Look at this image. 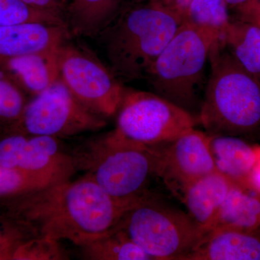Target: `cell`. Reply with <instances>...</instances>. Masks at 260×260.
<instances>
[{
    "instance_id": "obj_1",
    "label": "cell",
    "mask_w": 260,
    "mask_h": 260,
    "mask_svg": "<svg viewBox=\"0 0 260 260\" xmlns=\"http://www.w3.org/2000/svg\"><path fill=\"white\" fill-rule=\"evenodd\" d=\"M0 206L5 220L25 237L68 240L79 246L115 229L126 209L85 176L0 199Z\"/></svg>"
},
{
    "instance_id": "obj_2",
    "label": "cell",
    "mask_w": 260,
    "mask_h": 260,
    "mask_svg": "<svg viewBox=\"0 0 260 260\" xmlns=\"http://www.w3.org/2000/svg\"><path fill=\"white\" fill-rule=\"evenodd\" d=\"M183 19L149 0L127 2L97 38L121 82L145 79Z\"/></svg>"
},
{
    "instance_id": "obj_3",
    "label": "cell",
    "mask_w": 260,
    "mask_h": 260,
    "mask_svg": "<svg viewBox=\"0 0 260 260\" xmlns=\"http://www.w3.org/2000/svg\"><path fill=\"white\" fill-rule=\"evenodd\" d=\"M210 72L198 124L209 135L240 137L260 129V80L246 71L222 39L210 52Z\"/></svg>"
},
{
    "instance_id": "obj_4",
    "label": "cell",
    "mask_w": 260,
    "mask_h": 260,
    "mask_svg": "<svg viewBox=\"0 0 260 260\" xmlns=\"http://www.w3.org/2000/svg\"><path fill=\"white\" fill-rule=\"evenodd\" d=\"M161 146L135 144L112 130L71 155L76 171L127 208L148 194L150 182L158 177Z\"/></svg>"
},
{
    "instance_id": "obj_5",
    "label": "cell",
    "mask_w": 260,
    "mask_h": 260,
    "mask_svg": "<svg viewBox=\"0 0 260 260\" xmlns=\"http://www.w3.org/2000/svg\"><path fill=\"white\" fill-rule=\"evenodd\" d=\"M221 37L183 22L146 75L152 92L198 118L209 78L210 50Z\"/></svg>"
},
{
    "instance_id": "obj_6",
    "label": "cell",
    "mask_w": 260,
    "mask_h": 260,
    "mask_svg": "<svg viewBox=\"0 0 260 260\" xmlns=\"http://www.w3.org/2000/svg\"><path fill=\"white\" fill-rule=\"evenodd\" d=\"M116 228L151 260H185L206 234L187 212L150 193L124 210Z\"/></svg>"
},
{
    "instance_id": "obj_7",
    "label": "cell",
    "mask_w": 260,
    "mask_h": 260,
    "mask_svg": "<svg viewBox=\"0 0 260 260\" xmlns=\"http://www.w3.org/2000/svg\"><path fill=\"white\" fill-rule=\"evenodd\" d=\"M116 114L113 131L147 147L167 145L198 124L196 116L160 95L127 88Z\"/></svg>"
},
{
    "instance_id": "obj_8",
    "label": "cell",
    "mask_w": 260,
    "mask_h": 260,
    "mask_svg": "<svg viewBox=\"0 0 260 260\" xmlns=\"http://www.w3.org/2000/svg\"><path fill=\"white\" fill-rule=\"evenodd\" d=\"M59 79L75 99L98 115H115L126 87L91 51L66 41L58 50Z\"/></svg>"
},
{
    "instance_id": "obj_9",
    "label": "cell",
    "mask_w": 260,
    "mask_h": 260,
    "mask_svg": "<svg viewBox=\"0 0 260 260\" xmlns=\"http://www.w3.org/2000/svg\"><path fill=\"white\" fill-rule=\"evenodd\" d=\"M105 118L75 99L60 79L29 100L20 121L10 131L30 135L69 138L102 129Z\"/></svg>"
},
{
    "instance_id": "obj_10",
    "label": "cell",
    "mask_w": 260,
    "mask_h": 260,
    "mask_svg": "<svg viewBox=\"0 0 260 260\" xmlns=\"http://www.w3.org/2000/svg\"><path fill=\"white\" fill-rule=\"evenodd\" d=\"M3 133L1 165L59 180L70 179L76 171L73 156L61 148L59 138L14 132Z\"/></svg>"
},
{
    "instance_id": "obj_11",
    "label": "cell",
    "mask_w": 260,
    "mask_h": 260,
    "mask_svg": "<svg viewBox=\"0 0 260 260\" xmlns=\"http://www.w3.org/2000/svg\"><path fill=\"white\" fill-rule=\"evenodd\" d=\"M215 171L205 131L193 128L161 146L158 177L181 198L189 184Z\"/></svg>"
},
{
    "instance_id": "obj_12",
    "label": "cell",
    "mask_w": 260,
    "mask_h": 260,
    "mask_svg": "<svg viewBox=\"0 0 260 260\" xmlns=\"http://www.w3.org/2000/svg\"><path fill=\"white\" fill-rule=\"evenodd\" d=\"M71 35L64 24L25 23L0 26V62L27 54L56 50Z\"/></svg>"
},
{
    "instance_id": "obj_13",
    "label": "cell",
    "mask_w": 260,
    "mask_h": 260,
    "mask_svg": "<svg viewBox=\"0 0 260 260\" xmlns=\"http://www.w3.org/2000/svg\"><path fill=\"white\" fill-rule=\"evenodd\" d=\"M185 260H260V232L211 229Z\"/></svg>"
},
{
    "instance_id": "obj_14",
    "label": "cell",
    "mask_w": 260,
    "mask_h": 260,
    "mask_svg": "<svg viewBox=\"0 0 260 260\" xmlns=\"http://www.w3.org/2000/svg\"><path fill=\"white\" fill-rule=\"evenodd\" d=\"M234 184L215 171L191 183L183 192L188 214L205 232L213 229Z\"/></svg>"
},
{
    "instance_id": "obj_15",
    "label": "cell",
    "mask_w": 260,
    "mask_h": 260,
    "mask_svg": "<svg viewBox=\"0 0 260 260\" xmlns=\"http://www.w3.org/2000/svg\"><path fill=\"white\" fill-rule=\"evenodd\" d=\"M209 145L217 172L234 184L251 186L250 178L259 160L260 148L232 135H209Z\"/></svg>"
},
{
    "instance_id": "obj_16",
    "label": "cell",
    "mask_w": 260,
    "mask_h": 260,
    "mask_svg": "<svg viewBox=\"0 0 260 260\" xmlns=\"http://www.w3.org/2000/svg\"><path fill=\"white\" fill-rule=\"evenodd\" d=\"M58 50L59 49L7 59L0 62V68L27 95L32 98L59 79Z\"/></svg>"
},
{
    "instance_id": "obj_17",
    "label": "cell",
    "mask_w": 260,
    "mask_h": 260,
    "mask_svg": "<svg viewBox=\"0 0 260 260\" xmlns=\"http://www.w3.org/2000/svg\"><path fill=\"white\" fill-rule=\"evenodd\" d=\"M124 0H69L66 23L78 37H97L119 14Z\"/></svg>"
},
{
    "instance_id": "obj_18",
    "label": "cell",
    "mask_w": 260,
    "mask_h": 260,
    "mask_svg": "<svg viewBox=\"0 0 260 260\" xmlns=\"http://www.w3.org/2000/svg\"><path fill=\"white\" fill-rule=\"evenodd\" d=\"M259 194L252 186L233 184L212 229L260 232Z\"/></svg>"
},
{
    "instance_id": "obj_19",
    "label": "cell",
    "mask_w": 260,
    "mask_h": 260,
    "mask_svg": "<svg viewBox=\"0 0 260 260\" xmlns=\"http://www.w3.org/2000/svg\"><path fill=\"white\" fill-rule=\"evenodd\" d=\"M222 39L236 60L260 80V23L231 21Z\"/></svg>"
},
{
    "instance_id": "obj_20",
    "label": "cell",
    "mask_w": 260,
    "mask_h": 260,
    "mask_svg": "<svg viewBox=\"0 0 260 260\" xmlns=\"http://www.w3.org/2000/svg\"><path fill=\"white\" fill-rule=\"evenodd\" d=\"M80 248L85 259L151 260L124 231L118 228Z\"/></svg>"
},
{
    "instance_id": "obj_21",
    "label": "cell",
    "mask_w": 260,
    "mask_h": 260,
    "mask_svg": "<svg viewBox=\"0 0 260 260\" xmlns=\"http://www.w3.org/2000/svg\"><path fill=\"white\" fill-rule=\"evenodd\" d=\"M225 0H192L183 22L199 28L211 29L223 35L232 21Z\"/></svg>"
},
{
    "instance_id": "obj_22",
    "label": "cell",
    "mask_w": 260,
    "mask_h": 260,
    "mask_svg": "<svg viewBox=\"0 0 260 260\" xmlns=\"http://www.w3.org/2000/svg\"><path fill=\"white\" fill-rule=\"evenodd\" d=\"M28 95L0 68V130L7 133L20 121L28 102Z\"/></svg>"
},
{
    "instance_id": "obj_23",
    "label": "cell",
    "mask_w": 260,
    "mask_h": 260,
    "mask_svg": "<svg viewBox=\"0 0 260 260\" xmlns=\"http://www.w3.org/2000/svg\"><path fill=\"white\" fill-rule=\"evenodd\" d=\"M61 181L64 180L0 164V199L25 194Z\"/></svg>"
},
{
    "instance_id": "obj_24",
    "label": "cell",
    "mask_w": 260,
    "mask_h": 260,
    "mask_svg": "<svg viewBox=\"0 0 260 260\" xmlns=\"http://www.w3.org/2000/svg\"><path fill=\"white\" fill-rule=\"evenodd\" d=\"M25 23L67 25L64 20L35 9L23 0H0V26Z\"/></svg>"
},
{
    "instance_id": "obj_25",
    "label": "cell",
    "mask_w": 260,
    "mask_h": 260,
    "mask_svg": "<svg viewBox=\"0 0 260 260\" xmlns=\"http://www.w3.org/2000/svg\"><path fill=\"white\" fill-rule=\"evenodd\" d=\"M59 241L44 237L25 238L15 248L13 260L68 259Z\"/></svg>"
},
{
    "instance_id": "obj_26",
    "label": "cell",
    "mask_w": 260,
    "mask_h": 260,
    "mask_svg": "<svg viewBox=\"0 0 260 260\" xmlns=\"http://www.w3.org/2000/svg\"><path fill=\"white\" fill-rule=\"evenodd\" d=\"M5 221L4 226L0 225V260H13L15 248L25 237L18 227Z\"/></svg>"
},
{
    "instance_id": "obj_27",
    "label": "cell",
    "mask_w": 260,
    "mask_h": 260,
    "mask_svg": "<svg viewBox=\"0 0 260 260\" xmlns=\"http://www.w3.org/2000/svg\"><path fill=\"white\" fill-rule=\"evenodd\" d=\"M24 2L38 10L54 15L66 23L68 0H23Z\"/></svg>"
},
{
    "instance_id": "obj_28",
    "label": "cell",
    "mask_w": 260,
    "mask_h": 260,
    "mask_svg": "<svg viewBox=\"0 0 260 260\" xmlns=\"http://www.w3.org/2000/svg\"><path fill=\"white\" fill-rule=\"evenodd\" d=\"M154 4L172 12L174 14L184 18L188 7L192 0H149Z\"/></svg>"
},
{
    "instance_id": "obj_29",
    "label": "cell",
    "mask_w": 260,
    "mask_h": 260,
    "mask_svg": "<svg viewBox=\"0 0 260 260\" xmlns=\"http://www.w3.org/2000/svg\"><path fill=\"white\" fill-rule=\"evenodd\" d=\"M250 185L260 191V155L259 160L256 164L250 178Z\"/></svg>"
},
{
    "instance_id": "obj_30",
    "label": "cell",
    "mask_w": 260,
    "mask_h": 260,
    "mask_svg": "<svg viewBox=\"0 0 260 260\" xmlns=\"http://www.w3.org/2000/svg\"><path fill=\"white\" fill-rule=\"evenodd\" d=\"M252 0H225L229 8H242L244 5L250 4Z\"/></svg>"
},
{
    "instance_id": "obj_31",
    "label": "cell",
    "mask_w": 260,
    "mask_h": 260,
    "mask_svg": "<svg viewBox=\"0 0 260 260\" xmlns=\"http://www.w3.org/2000/svg\"><path fill=\"white\" fill-rule=\"evenodd\" d=\"M134 1H138V0H128L127 2H134ZM124 2H126V0H124ZM127 2H126V3H127Z\"/></svg>"
}]
</instances>
